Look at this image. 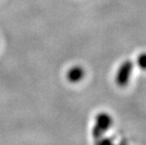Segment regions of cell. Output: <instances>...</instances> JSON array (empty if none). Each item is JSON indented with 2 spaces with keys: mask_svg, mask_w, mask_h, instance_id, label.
Listing matches in <instances>:
<instances>
[{
  "mask_svg": "<svg viewBox=\"0 0 146 145\" xmlns=\"http://www.w3.org/2000/svg\"><path fill=\"white\" fill-rule=\"evenodd\" d=\"M133 71V62L129 60H124L118 68L115 81L118 87H124L129 84L131 73Z\"/></svg>",
  "mask_w": 146,
  "mask_h": 145,
  "instance_id": "cell-2",
  "label": "cell"
},
{
  "mask_svg": "<svg viewBox=\"0 0 146 145\" xmlns=\"http://www.w3.org/2000/svg\"><path fill=\"white\" fill-rule=\"evenodd\" d=\"M113 122L112 117L106 112H101L96 115L95 125L92 128V136L96 141L102 137V136L107 132L111 127Z\"/></svg>",
  "mask_w": 146,
  "mask_h": 145,
  "instance_id": "cell-1",
  "label": "cell"
},
{
  "mask_svg": "<svg viewBox=\"0 0 146 145\" xmlns=\"http://www.w3.org/2000/svg\"><path fill=\"white\" fill-rule=\"evenodd\" d=\"M137 64L142 70H146V52L141 54L137 59Z\"/></svg>",
  "mask_w": 146,
  "mask_h": 145,
  "instance_id": "cell-4",
  "label": "cell"
},
{
  "mask_svg": "<svg viewBox=\"0 0 146 145\" xmlns=\"http://www.w3.org/2000/svg\"><path fill=\"white\" fill-rule=\"evenodd\" d=\"M85 71L81 66H74L67 73V80L73 84L78 83L84 78Z\"/></svg>",
  "mask_w": 146,
  "mask_h": 145,
  "instance_id": "cell-3",
  "label": "cell"
},
{
  "mask_svg": "<svg viewBox=\"0 0 146 145\" xmlns=\"http://www.w3.org/2000/svg\"><path fill=\"white\" fill-rule=\"evenodd\" d=\"M96 143H98V144H111L112 140L110 138H108V137H106V138L101 137L100 139H98L96 141Z\"/></svg>",
  "mask_w": 146,
  "mask_h": 145,
  "instance_id": "cell-5",
  "label": "cell"
}]
</instances>
